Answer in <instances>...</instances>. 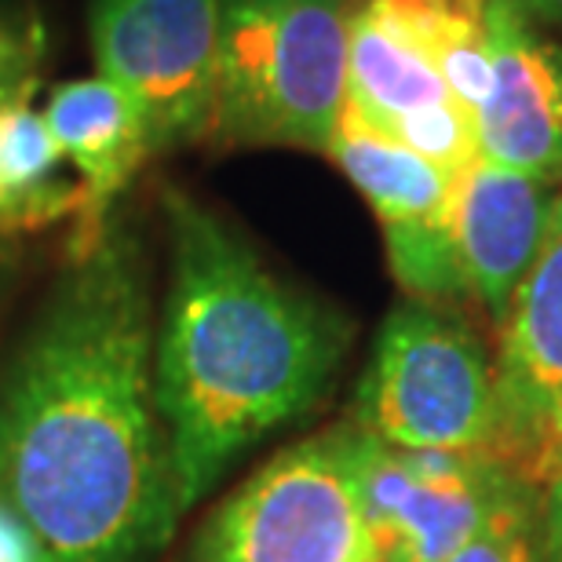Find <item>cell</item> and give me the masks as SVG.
Listing matches in <instances>:
<instances>
[{"label": "cell", "instance_id": "cell-5", "mask_svg": "<svg viewBox=\"0 0 562 562\" xmlns=\"http://www.w3.org/2000/svg\"><path fill=\"white\" fill-rule=\"evenodd\" d=\"M183 562H376L362 519L358 427L300 438L201 522Z\"/></svg>", "mask_w": 562, "mask_h": 562}, {"label": "cell", "instance_id": "cell-17", "mask_svg": "<svg viewBox=\"0 0 562 562\" xmlns=\"http://www.w3.org/2000/svg\"><path fill=\"white\" fill-rule=\"evenodd\" d=\"M446 562H537V493L493 515Z\"/></svg>", "mask_w": 562, "mask_h": 562}, {"label": "cell", "instance_id": "cell-22", "mask_svg": "<svg viewBox=\"0 0 562 562\" xmlns=\"http://www.w3.org/2000/svg\"><path fill=\"white\" fill-rule=\"evenodd\" d=\"M33 0H0V11H15V8H26Z\"/></svg>", "mask_w": 562, "mask_h": 562}, {"label": "cell", "instance_id": "cell-19", "mask_svg": "<svg viewBox=\"0 0 562 562\" xmlns=\"http://www.w3.org/2000/svg\"><path fill=\"white\" fill-rule=\"evenodd\" d=\"M0 562H44L41 541L8 504H0Z\"/></svg>", "mask_w": 562, "mask_h": 562}, {"label": "cell", "instance_id": "cell-21", "mask_svg": "<svg viewBox=\"0 0 562 562\" xmlns=\"http://www.w3.org/2000/svg\"><path fill=\"white\" fill-rule=\"evenodd\" d=\"M15 274H19V241L15 238H0V303H4Z\"/></svg>", "mask_w": 562, "mask_h": 562}, {"label": "cell", "instance_id": "cell-6", "mask_svg": "<svg viewBox=\"0 0 562 562\" xmlns=\"http://www.w3.org/2000/svg\"><path fill=\"white\" fill-rule=\"evenodd\" d=\"M95 74L136 103L150 150L209 143L216 106V0H88Z\"/></svg>", "mask_w": 562, "mask_h": 562}, {"label": "cell", "instance_id": "cell-14", "mask_svg": "<svg viewBox=\"0 0 562 562\" xmlns=\"http://www.w3.org/2000/svg\"><path fill=\"white\" fill-rule=\"evenodd\" d=\"M81 212V183L66 176L44 110L33 99L0 106V238H19Z\"/></svg>", "mask_w": 562, "mask_h": 562}, {"label": "cell", "instance_id": "cell-13", "mask_svg": "<svg viewBox=\"0 0 562 562\" xmlns=\"http://www.w3.org/2000/svg\"><path fill=\"white\" fill-rule=\"evenodd\" d=\"M44 121L81 183V212L70 241V252H77L114 220L117 198L154 157L150 136L136 103L99 74L55 85L44 103Z\"/></svg>", "mask_w": 562, "mask_h": 562}, {"label": "cell", "instance_id": "cell-18", "mask_svg": "<svg viewBox=\"0 0 562 562\" xmlns=\"http://www.w3.org/2000/svg\"><path fill=\"white\" fill-rule=\"evenodd\" d=\"M537 562H562V446L537 486Z\"/></svg>", "mask_w": 562, "mask_h": 562}, {"label": "cell", "instance_id": "cell-9", "mask_svg": "<svg viewBox=\"0 0 562 562\" xmlns=\"http://www.w3.org/2000/svg\"><path fill=\"white\" fill-rule=\"evenodd\" d=\"M497 453L537 490L562 446V187L541 252L497 329Z\"/></svg>", "mask_w": 562, "mask_h": 562}, {"label": "cell", "instance_id": "cell-11", "mask_svg": "<svg viewBox=\"0 0 562 562\" xmlns=\"http://www.w3.org/2000/svg\"><path fill=\"white\" fill-rule=\"evenodd\" d=\"M486 55V92L475 110L479 157L562 187V41L512 0H490Z\"/></svg>", "mask_w": 562, "mask_h": 562}, {"label": "cell", "instance_id": "cell-15", "mask_svg": "<svg viewBox=\"0 0 562 562\" xmlns=\"http://www.w3.org/2000/svg\"><path fill=\"white\" fill-rule=\"evenodd\" d=\"M420 44L435 55L438 70L446 74L457 103L475 121V110L486 92L490 55H486V11L490 0H380Z\"/></svg>", "mask_w": 562, "mask_h": 562}, {"label": "cell", "instance_id": "cell-2", "mask_svg": "<svg viewBox=\"0 0 562 562\" xmlns=\"http://www.w3.org/2000/svg\"><path fill=\"white\" fill-rule=\"evenodd\" d=\"M161 216L154 384L187 515L241 457L329 398L355 318L267 263L238 223L190 190L165 187Z\"/></svg>", "mask_w": 562, "mask_h": 562}, {"label": "cell", "instance_id": "cell-8", "mask_svg": "<svg viewBox=\"0 0 562 562\" xmlns=\"http://www.w3.org/2000/svg\"><path fill=\"white\" fill-rule=\"evenodd\" d=\"M325 157H333L373 209L402 296L460 307L468 300V281L457 249V176L366 125L351 106L344 110Z\"/></svg>", "mask_w": 562, "mask_h": 562}, {"label": "cell", "instance_id": "cell-7", "mask_svg": "<svg viewBox=\"0 0 562 562\" xmlns=\"http://www.w3.org/2000/svg\"><path fill=\"white\" fill-rule=\"evenodd\" d=\"M358 486L376 562H446L493 515L537 493L497 453L398 449L366 431Z\"/></svg>", "mask_w": 562, "mask_h": 562}, {"label": "cell", "instance_id": "cell-4", "mask_svg": "<svg viewBox=\"0 0 562 562\" xmlns=\"http://www.w3.org/2000/svg\"><path fill=\"white\" fill-rule=\"evenodd\" d=\"M347 420L398 449L493 453L497 355L453 303L402 296L373 336Z\"/></svg>", "mask_w": 562, "mask_h": 562}, {"label": "cell", "instance_id": "cell-1", "mask_svg": "<svg viewBox=\"0 0 562 562\" xmlns=\"http://www.w3.org/2000/svg\"><path fill=\"white\" fill-rule=\"evenodd\" d=\"M154 336L150 252L114 216L70 252L0 366V504L44 562H146L183 519Z\"/></svg>", "mask_w": 562, "mask_h": 562}, {"label": "cell", "instance_id": "cell-20", "mask_svg": "<svg viewBox=\"0 0 562 562\" xmlns=\"http://www.w3.org/2000/svg\"><path fill=\"white\" fill-rule=\"evenodd\" d=\"M512 4L519 8L530 22H537L541 30L555 33V37L562 41V0H512Z\"/></svg>", "mask_w": 562, "mask_h": 562}, {"label": "cell", "instance_id": "cell-10", "mask_svg": "<svg viewBox=\"0 0 562 562\" xmlns=\"http://www.w3.org/2000/svg\"><path fill=\"white\" fill-rule=\"evenodd\" d=\"M347 106L453 176L479 157L475 121L457 103L435 55L380 0L351 4Z\"/></svg>", "mask_w": 562, "mask_h": 562}, {"label": "cell", "instance_id": "cell-3", "mask_svg": "<svg viewBox=\"0 0 562 562\" xmlns=\"http://www.w3.org/2000/svg\"><path fill=\"white\" fill-rule=\"evenodd\" d=\"M347 0H216L209 143L325 154L347 110Z\"/></svg>", "mask_w": 562, "mask_h": 562}, {"label": "cell", "instance_id": "cell-16", "mask_svg": "<svg viewBox=\"0 0 562 562\" xmlns=\"http://www.w3.org/2000/svg\"><path fill=\"white\" fill-rule=\"evenodd\" d=\"M44 59H48V41L37 8L0 11V106L37 95Z\"/></svg>", "mask_w": 562, "mask_h": 562}, {"label": "cell", "instance_id": "cell-12", "mask_svg": "<svg viewBox=\"0 0 562 562\" xmlns=\"http://www.w3.org/2000/svg\"><path fill=\"white\" fill-rule=\"evenodd\" d=\"M555 198V183L493 165L486 157H475L457 176L453 216L468 300H475L497 329L541 252Z\"/></svg>", "mask_w": 562, "mask_h": 562}]
</instances>
